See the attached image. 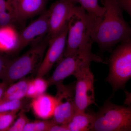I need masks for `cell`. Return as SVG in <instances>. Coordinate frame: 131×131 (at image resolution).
Segmentation results:
<instances>
[{
    "label": "cell",
    "mask_w": 131,
    "mask_h": 131,
    "mask_svg": "<svg viewBox=\"0 0 131 131\" xmlns=\"http://www.w3.org/2000/svg\"><path fill=\"white\" fill-rule=\"evenodd\" d=\"M93 43L92 41L88 42L73 54L61 58L53 74L47 80L49 86L63 82L64 79L77 71L90 66L92 62L104 63L101 58L92 52Z\"/></svg>",
    "instance_id": "obj_3"
},
{
    "label": "cell",
    "mask_w": 131,
    "mask_h": 131,
    "mask_svg": "<svg viewBox=\"0 0 131 131\" xmlns=\"http://www.w3.org/2000/svg\"><path fill=\"white\" fill-rule=\"evenodd\" d=\"M18 112L0 113V131L8 130L18 116Z\"/></svg>",
    "instance_id": "obj_21"
},
{
    "label": "cell",
    "mask_w": 131,
    "mask_h": 131,
    "mask_svg": "<svg viewBox=\"0 0 131 131\" xmlns=\"http://www.w3.org/2000/svg\"><path fill=\"white\" fill-rule=\"evenodd\" d=\"M32 82L39 96L45 93L49 86L48 81L45 80L43 77H36L35 79L32 80Z\"/></svg>",
    "instance_id": "obj_23"
},
{
    "label": "cell",
    "mask_w": 131,
    "mask_h": 131,
    "mask_svg": "<svg viewBox=\"0 0 131 131\" xmlns=\"http://www.w3.org/2000/svg\"><path fill=\"white\" fill-rule=\"evenodd\" d=\"M95 113L75 111L69 122L66 124L69 131H91Z\"/></svg>",
    "instance_id": "obj_15"
},
{
    "label": "cell",
    "mask_w": 131,
    "mask_h": 131,
    "mask_svg": "<svg viewBox=\"0 0 131 131\" xmlns=\"http://www.w3.org/2000/svg\"><path fill=\"white\" fill-rule=\"evenodd\" d=\"M118 1L122 10L125 11L130 18L131 28V0H118Z\"/></svg>",
    "instance_id": "obj_24"
},
{
    "label": "cell",
    "mask_w": 131,
    "mask_h": 131,
    "mask_svg": "<svg viewBox=\"0 0 131 131\" xmlns=\"http://www.w3.org/2000/svg\"><path fill=\"white\" fill-rule=\"evenodd\" d=\"M0 51L8 55L20 51L19 31L16 26H8L0 28Z\"/></svg>",
    "instance_id": "obj_14"
},
{
    "label": "cell",
    "mask_w": 131,
    "mask_h": 131,
    "mask_svg": "<svg viewBox=\"0 0 131 131\" xmlns=\"http://www.w3.org/2000/svg\"><path fill=\"white\" fill-rule=\"evenodd\" d=\"M75 4L79 3L86 12L95 17H102L105 14L104 7L101 6L98 4V0H72Z\"/></svg>",
    "instance_id": "obj_18"
},
{
    "label": "cell",
    "mask_w": 131,
    "mask_h": 131,
    "mask_svg": "<svg viewBox=\"0 0 131 131\" xmlns=\"http://www.w3.org/2000/svg\"><path fill=\"white\" fill-rule=\"evenodd\" d=\"M124 105L106 101L95 113L91 131H131V104Z\"/></svg>",
    "instance_id": "obj_4"
},
{
    "label": "cell",
    "mask_w": 131,
    "mask_h": 131,
    "mask_svg": "<svg viewBox=\"0 0 131 131\" xmlns=\"http://www.w3.org/2000/svg\"><path fill=\"white\" fill-rule=\"evenodd\" d=\"M47 0H14L11 5L19 23L40 14L45 9Z\"/></svg>",
    "instance_id": "obj_12"
},
{
    "label": "cell",
    "mask_w": 131,
    "mask_h": 131,
    "mask_svg": "<svg viewBox=\"0 0 131 131\" xmlns=\"http://www.w3.org/2000/svg\"><path fill=\"white\" fill-rule=\"evenodd\" d=\"M18 100H0V113L18 112L20 110L25 112L30 107L27 99Z\"/></svg>",
    "instance_id": "obj_17"
},
{
    "label": "cell",
    "mask_w": 131,
    "mask_h": 131,
    "mask_svg": "<svg viewBox=\"0 0 131 131\" xmlns=\"http://www.w3.org/2000/svg\"><path fill=\"white\" fill-rule=\"evenodd\" d=\"M24 110H20L18 114V117L14 124L9 127L8 131H23L26 125L30 122V120L28 118L25 114Z\"/></svg>",
    "instance_id": "obj_22"
},
{
    "label": "cell",
    "mask_w": 131,
    "mask_h": 131,
    "mask_svg": "<svg viewBox=\"0 0 131 131\" xmlns=\"http://www.w3.org/2000/svg\"><path fill=\"white\" fill-rule=\"evenodd\" d=\"M57 105L52 119L57 124L66 125L75 112L74 103L75 84L64 85L63 82L56 85Z\"/></svg>",
    "instance_id": "obj_8"
},
{
    "label": "cell",
    "mask_w": 131,
    "mask_h": 131,
    "mask_svg": "<svg viewBox=\"0 0 131 131\" xmlns=\"http://www.w3.org/2000/svg\"><path fill=\"white\" fill-rule=\"evenodd\" d=\"M14 1V0H12V1Z\"/></svg>",
    "instance_id": "obj_29"
},
{
    "label": "cell",
    "mask_w": 131,
    "mask_h": 131,
    "mask_svg": "<svg viewBox=\"0 0 131 131\" xmlns=\"http://www.w3.org/2000/svg\"><path fill=\"white\" fill-rule=\"evenodd\" d=\"M92 26V16L81 6H75L68 21L66 46L61 58L73 54L83 45L93 41Z\"/></svg>",
    "instance_id": "obj_5"
},
{
    "label": "cell",
    "mask_w": 131,
    "mask_h": 131,
    "mask_svg": "<svg viewBox=\"0 0 131 131\" xmlns=\"http://www.w3.org/2000/svg\"><path fill=\"white\" fill-rule=\"evenodd\" d=\"M30 79L24 78L15 83H13L7 87L2 98H5L13 94L27 89Z\"/></svg>",
    "instance_id": "obj_20"
},
{
    "label": "cell",
    "mask_w": 131,
    "mask_h": 131,
    "mask_svg": "<svg viewBox=\"0 0 131 131\" xmlns=\"http://www.w3.org/2000/svg\"><path fill=\"white\" fill-rule=\"evenodd\" d=\"M7 88L6 85L3 82L0 83V100L2 98L4 95Z\"/></svg>",
    "instance_id": "obj_28"
},
{
    "label": "cell",
    "mask_w": 131,
    "mask_h": 131,
    "mask_svg": "<svg viewBox=\"0 0 131 131\" xmlns=\"http://www.w3.org/2000/svg\"><path fill=\"white\" fill-rule=\"evenodd\" d=\"M125 99L124 101V105H129L131 104V92L125 91Z\"/></svg>",
    "instance_id": "obj_27"
},
{
    "label": "cell",
    "mask_w": 131,
    "mask_h": 131,
    "mask_svg": "<svg viewBox=\"0 0 131 131\" xmlns=\"http://www.w3.org/2000/svg\"><path fill=\"white\" fill-rule=\"evenodd\" d=\"M90 67L81 69L73 75L77 79L74 94L75 111L85 112L89 106L95 103L94 76Z\"/></svg>",
    "instance_id": "obj_7"
},
{
    "label": "cell",
    "mask_w": 131,
    "mask_h": 131,
    "mask_svg": "<svg viewBox=\"0 0 131 131\" xmlns=\"http://www.w3.org/2000/svg\"><path fill=\"white\" fill-rule=\"evenodd\" d=\"M12 5L7 0H0V28L18 24Z\"/></svg>",
    "instance_id": "obj_16"
},
{
    "label": "cell",
    "mask_w": 131,
    "mask_h": 131,
    "mask_svg": "<svg viewBox=\"0 0 131 131\" xmlns=\"http://www.w3.org/2000/svg\"><path fill=\"white\" fill-rule=\"evenodd\" d=\"M49 131H69L66 125L56 124L51 127Z\"/></svg>",
    "instance_id": "obj_26"
},
{
    "label": "cell",
    "mask_w": 131,
    "mask_h": 131,
    "mask_svg": "<svg viewBox=\"0 0 131 131\" xmlns=\"http://www.w3.org/2000/svg\"><path fill=\"white\" fill-rule=\"evenodd\" d=\"M75 3L72 0H57L48 9L49 30L48 36L51 38L64 27L73 13Z\"/></svg>",
    "instance_id": "obj_11"
},
{
    "label": "cell",
    "mask_w": 131,
    "mask_h": 131,
    "mask_svg": "<svg viewBox=\"0 0 131 131\" xmlns=\"http://www.w3.org/2000/svg\"><path fill=\"white\" fill-rule=\"evenodd\" d=\"M49 30V12L45 10L37 19L19 31L20 51L29 45L42 41L48 35Z\"/></svg>",
    "instance_id": "obj_10"
},
{
    "label": "cell",
    "mask_w": 131,
    "mask_h": 131,
    "mask_svg": "<svg viewBox=\"0 0 131 131\" xmlns=\"http://www.w3.org/2000/svg\"><path fill=\"white\" fill-rule=\"evenodd\" d=\"M57 102L56 97L45 93L32 99L30 107L36 117L47 120L53 117Z\"/></svg>",
    "instance_id": "obj_13"
},
{
    "label": "cell",
    "mask_w": 131,
    "mask_h": 131,
    "mask_svg": "<svg viewBox=\"0 0 131 131\" xmlns=\"http://www.w3.org/2000/svg\"><path fill=\"white\" fill-rule=\"evenodd\" d=\"M56 124L53 119L30 121L26 125L23 131H49L51 127Z\"/></svg>",
    "instance_id": "obj_19"
},
{
    "label": "cell",
    "mask_w": 131,
    "mask_h": 131,
    "mask_svg": "<svg viewBox=\"0 0 131 131\" xmlns=\"http://www.w3.org/2000/svg\"><path fill=\"white\" fill-rule=\"evenodd\" d=\"M50 39L47 35L40 42L31 47L20 57L9 60L0 79L7 87L26 76L37 72L45 55Z\"/></svg>",
    "instance_id": "obj_2"
},
{
    "label": "cell",
    "mask_w": 131,
    "mask_h": 131,
    "mask_svg": "<svg viewBox=\"0 0 131 131\" xmlns=\"http://www.w3.org/2000/svg\"><path fill=\"white\" fill-rule=\"evenodd\" d=\"M110 71L107 81L115 92L124 89L131 78V38L122 42L109 59Z\"/></svg>",
    "instance_id": "obj_6"
},
{
    "label": "cell",
    "mask_w": 131,
    "mask_h": 131,
    "mask_svg": "<svg viewBox=\"0 0 131 131\" xmlns=\"http://www.w3.org/2000/svg\"><path fill=\"white\" fill-rule=\"evenodd\" d=\"M9 60L8 54L0 51V77Z\"/></svg>",
    "instance_id": "obj_25"
},
{
    "label": "cell",
    "mask_w": 131,
    "mask_h": 131,
    "mask_svg": "<svg viewBox=\"0 0 131 131\" xmlns=\"http://www.w3.org/2000/svg\"><path fill=\"white\" fill-rule=\"evenodd\" d=\"M105 7L102 17L92 16L91 37L101 49H110L131 38V28L124 20L118 0H101Z\"/></svg>",
    "instance_id": "obj_1"
},
{
    "label": "cell",
    "mask_w": 131,
    "mask_h": 131,
    "mask_svg": "<svg viewBox=\"0 0 131 131\" xmlns=\"http://www.w3.org/2000/svg\"><path fill=\"white\" fill-rule=\"evenodd\" d=\"M68 24L57 35L49 39L45 55L36 77H43L51 70L54 64L61 59L66 46Z\"/></svg>",
    "instance_id": "obj_9"
}]
</instances>
